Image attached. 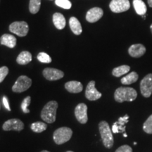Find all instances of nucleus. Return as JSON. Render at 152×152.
<instances>
[{"label":"nucleus","instance_id":"f257e3e1","mask_svg":"<svg viewBox=\"0 0 152 152\" xmlns=\"http://www.w3.org/2000/svg\"><path fill=\"white\" fill-rule=\"evenodd\" d=\"M137 96V92L134 89L128 87H121L116 89L114 93V99L117 102H133Z\"/></svg>","mask_w":152,"mask_h":152},{"label":"nucleus","instance_id":"f03ea898","mask_svg":"<svg viewBox=\"0 0 152 152\" xmlns=\"http://www.w3.org/2000/svg\"><path fill=\"white\" fill-rule=\"evenodd\" d=\"M58 103L56 101H50L43 107L41 111V118L47 123H53L56 121Z\"/></svg>","mask_w":152,"mask_h":152},{"label":"nucleus","instance_id":"7ed1b4c3","mask_svg":"<svg viewBox=\"0 0 152 152\" xmlns=\"http://www.w3.org/2000/svg\"><path fill=\"white\" fill-rule=\"evenodd\" d=\"M99 130L104 146L107 149H111L113 146L114 140L112 134L113 132L110 128L109 123L104 121H101L99 123Z\"/></svg>","mask_w":152,"mask_h":152},{"label":"nucleus","instance_id":"20e7f679","mask_svg":"<svg viewBox=\"0 0 152 152\" xmlns=\"http://www.w3.org/2000/svg\"><path fill=\"white\" fill-rule=\"evenodd\" d=\"M73 135V130L68 127H61L56 129L53 134V139L58 145L63 144L69 141Z\"/></svg>","mask_w":152,"mask_h":152},{"label":"nucleus","instance_id":"39448f33","mask_svg":"<svg viewBox=\"0 0 152 152\" xmlns=\"http://www.w3.org/2000/svg\"><path fill=\"white\" fill-rule=\"evenodd\" d=\"M32 85V80L26 75H20L12 87L14 92L21 93L26 91Z\"/></svg>","mask_w":152,"mask_h":152},{"label":"nucleus","instance_id":"423d86ee","mask_svg":"<svg viewBox=\"0 0 152 152\" xmlns=\"http://www.w3.org/2000/svg\"><path fill=\"white\" fill-rule=\"evenodd\" d=\"M9 30L19 37H24L27 35L29 31V27L25 21H15L9 26Z\"/></svg>","mask_w":152,"mask_h":152},{"label":"nucleus","instance_id":"0eeeda50","mask_svg":"<svg viewBox=\"0 0 152 152\" xmlns=\"http://www.w3.org/2000/svg\"><path fill=\"white\" fill-rule=\"evenodd\" d=\"M140 91L144 97L149 98L152 94V73L148 74L140 83Z\"/></svg>","mask_w":152,"mask_h":152},{"label":"nucleus","instance_id":"6e6552de","mask_svg":"<svg viewBox=\"0 0 152 152\" xmlns=\"http://www.w3.org/2000/svg\"><path fill=\"white\" fill-rule=\"evenodd\" d=\"M109 7L114 13H122L130 9V4L129 0H112Z\"/></svg>","mask_w":152,"mask_h":152},{"label":"nucleus","instance_id":"1a4fd4ad","mask_svg":"<svg viewBox=\"0 0 152 152\" xmlns=\"http://www.w3.org/2000/svg\"><path fill=\"white\" fill-rule=\"evenodd\" d=\"M75 116L81 124H85L88 121L87 106L84 103H80L75 108Z\"/></svg>","mask_w":152,"mask_h":152},{"label":"nucleus","instance_id":"9d476101","mask_svg":"<svg viewBox=\"0 0 152 152\" xmlns=\"http://www.w3.org/2000/svg\"><path fill=\"white\" fill-rule=\"evenodd\" d=\"M2 128L4 131L14 130L20 132L23 130L24 123L20 119L12 118L6 121L2 125Z\"/></svg>","mask_w":152,"mask_h":152},{"label":"nucleus","instance_id":"9b49d317","mask_svg":"<svg viewBox=\"0 0 152 152\" xmlns=\"http://www.w3.org/2000/svg\"><path fill=\"white\" fill-rule=\"evenodd\" d=\"M102 93L99 92L95 87V81L92 80L87 85L85 90V96L90 101H96L102 97Z\"/></svg>","mask_w":152,"mask_h":152},{"label":"nucleus","instance_id":"f8f14e48","mask_svg":"<svg viewBox=\"0 0 152 152\" xmlns=\"http://www.w3.org/2000/svg\"><path fill=\"white\" fill-rule=\"evenodd\" d=\"M44 77L49 81L58 80L64 76V73L60 70L54 68H46L42 72Z\"/></svg>","mask_w":152,"mask_h":152},{"label":"nucleus","instance_id":"ddd939ff","mask_svg":"<svg viewBox=\"0 0 152 152\" xmlns=\"http://www.w3.org/2000/svg\"><path fill=\"white\" fill-rule=\"evenodd\" d=\"M129 121V115L128 114H125L124 116L120 117L118 120L113 123L112 126V132L114 134L118 133H125V128H126V124Z\"/></svg>","mask_w":152,"mask_h":152},{"label":"nucleus","instance_id":"4468645a","mask_svg":"<svg viewBox=\"0 0 152 152\" xmlns=\"http://www.w3.org/2000/svg\"><path fill=\"white\" fill-rule=\"evenodd\" d=\"M104 11L99 7H94L87 11L86 14V20L90 23H95L98 21L103 16Z\"/></svg>","mask_w":152,"mask_h":152},{"label":"nucleus","instance_id":"2eb2a0df","mask_svg":"<svg viewBox=\"0 0 152 152\" xmlns=\"http://www.w3.org/2000/svg\"><path fill=\"white\" fill-rule=\"evenodd\" d=\"M146 47L142 44H134L131 45L128 49V53L132 57L140 58L146 53Z\"/></svg>","mask_w":152,"mask_h":152},{"label":"nucleus","instance_id":"dca6fc26","mask_svg":"<svg viewBox=\"0 0 152 152\" xmlns=\"http://www.w3.org/2000/svg\"><path fill=\"white\" fill-rule=\"evenodd\" d=\"M65 88L71 93H80L83 90V86L80 82L69 81L65 84Z\"/></svg>","mask_w":152,"mask_h":152},{"label":"nucleus","instance_id":"f3484780","mask_svg":"<svg viewBox=\"0 0 152 152\" xmlns=\"http://www.w3.org/2000/svg\"><path fill=\"white\" fill-rule=\"evenodd\" d=\"M0 43L9 48H14L16 45V38L10 34H4L0 37Z\"/></svg>","mask_w":152,"mask_h":152},{"label":"nucleus","instance_id":"a211bd4d","mask_svg":"<svg viewBox=\"0 0 152 152\" xmlns=\"http://www.w3.org/2000/svg\"><path fill=\"white\" fill-rule=\"evenodd\" d=\"M53 22L57 29L62 30L66 26V18L61 13H55L53 15Z\"/></svg>","mask_w":152,"mask_h":152},{"label":"nucleus","instance_id":"6ab92c4d","mask_svg":"<svg viewBox=\"0 0 152 152\" xmlns=\"http://www.w3.org/2000/svg\"><path fill=\"white\" fill-rule=\"evenodd\" d=\"M69 25L71 30L75 35H79L82 33V31H83L82 26L78 20V19L77 18H75V17H71L69 20Z\"/></svg>","mask_w":152,"mask_h":152},{"label":"nucleus","instance_id":"aec40b11","mask_svg":"<svg viewBox=\"0 0 152 152\" xmlns=\"http://www.w3.org/2000/svg\"><path fill=\"white\" fill-rule=\"evenodd\" d=\"M32 54L28 51H23L17 57L16 62L20 65H26L32 61Z\"/></svg>","mask_w":152,"mask_h":152},{"label":"nucleus","instance_id":"412c9836","mask_svg":"<svg viewBox=\"0 0 152 152\" xmlns=\"http://www.w3.org/2000/svg\"><path fill=\"white\" fill-rule=\"evenodd\" d=\"M133 6L138 15L144 16L147 13V6L142 0H133Z\"/></svg>","mask_w":152,"mask_h":152},{"label":"nucleus","instance_id":"4be33fe9","mask_svg":"<svg viewBox=\"0 0 152 152\" xmlns=\"http://www.w3.org/2000/svg\"><path fill=\"white\" fill-rule=\"evenodd\" d=\"M138 78V74L136 72L133 71L128 74L127 75H125V77H123V78H121V82L123 85H131L137 81Z\"/></svg>","mask_w":152,"mask_h":152},{"label":"nucleus","instance_id":"5701e85b","mask_svg":"<svg viewBox=\"0 0 152 152\" xmlns=\"http://www.w3.org/2000/svg\"><path fill=\"white\" fill-rule=\"evenodd\" d=\"M130 70V67L128 65H123L121 66H118V67L115 68L112 71V75L115 77H121L125 74L128 73Z\"/></svg>","mask_w":152,"mask_h":152},{"label":"nucleus","instance_id":"b1692460","mask_svg":"<svg viewBox=\"0 0 152 152\" xmlns=\"http://www.w3.org/2000/svg\"><path fill=\"white\" fill-rule=\"evenodd\" d=\"M47 125L45 123L41 122V121H37V122L32 123L30 125V128L34 132L40 133L47 130Z\"/></svg>","mask_w":152,"mask_h":152},{"label":"nucleus","instance_id":"393cba45","mask_svg":"<svg viewBox=\"0 0 152 152\" xmlns=\"http://www.w3.org/2000/svg\"><path fill=\"white\" fill-rule=\"evenodd\" d=\"M41 6V0H30L29 10L33 14H37L39 11Z\"/></svg>","mask_w":152,"mask_h":152},{"label":"nucleus","instance_id":"a878e982","mask_svg":"<svg viewBox=\"0 0 152 152\" xmlns=\"http://www.w3.org/2000/svg\"><path fill=\"white\" fill-rule=\"evenodd\" d=\"M143 130L147 134H152V114L144 123Z\"/></svg>","mask_w":152,"mask_h":152},{"label":"nucleus","instance_id":"bb28decb","mask_svg":"<svg viewBox=\"0 0 152 152\" xmlns=\"http://www.w3.org/2000/svg\"><path fill=\"white\" fill-rule=\"evenodd\" d=\"M37 58L39 61H40L41 63H44V64H50L52 61L50 56L45 52L39 53Z\"/></svg>","mask_w":152,"mask_h":152},{"label":"nucleus","instance_id":"cd10ccee","mask_svg":"<svg viewBox=\"0 0 152 152\" xmlns=\"http://www.w3.org/2000/svg\"><path fill=\"white\" fill-rule=\"evenodd\" d=\"M30 102H31V97L30 96H26V98L23 100L20 108H21L22 111L25 113H29L30 110L28 109V106H29Z\"/></svg>","mask_w":152,"mask_h":152},{"label":"nucleus","instance_id":"c85d7f7f","mask_svg":"<svg viewBox=\"0 0 152 152\" xmlns=\"http://www.w3.org/2000/svg\"><path fill=\"white\" fill-rule=\"evenodd\" d=\"M55 4L64 9H70L72 7V4L69 0H55Z\"/></svg>","mask_w":152,"mask_h":152},{"label":"nucleus","instance_id":"c756f323","mask_svg":"<svg viewBox=\"0 0 152 152\" xmlns=\"http://www.w3.org/2000/svg\"><path fill=\"white\" fill-rule=\"evenodd\" d=\"M9 73V68L7 66H2L0 68V83H2L5 77Z\"/></svg>","mask_w":152,"mask_h":152},{"label":"nucleus","instance_id":"7c9ffc66","mask_svg":"<svg viewBox=\"0 0 152 152\" xmlns=\"http://www.w3.org/2000/svg\"><path fill=\"white\" fill-rule=\"evenodd\" d=\"M115 152H132V149L129 145H123L118 148Z\"/></svg>","mask_w":152,"mask_h":152},{"label":"nucleus","instance_id":"2f4dec72","mask_svg":"<svg viewBox=\"0 0 152 152\" xmlns=\"http://www.w3.org/2000/svg\"><path fill=\"white\" fill-rule=\"evenodd\" d=\"M2 101H3V104H4V106H5L6 109L8 110V111H11V108H10V106H9L8 98H7L6 96H3V99H2Z\"/></svg>","mask_w":152,"mask_h":152},{"label":"nucleus","instance_id":"473e14b6","mask_svg":"<svg viewBox=\"0 0 152 152\" xmlns=\"http://www.w3.org/2000/svg\"><path fill=\"white\" fill-rule=\"evenodd\" d=\"M147 1H148V4H149V7H152V0H147Z\"/></svg>","mask_w":152,"mask_h":152},{"label":"nucleus","instance_id":"72a5a7b5","mask_svg":"<svg viewBox=\"0 0 152 152\" xmlns=\"http://www.w3.org/2000/svg\"><path fill=\"white\" fill-rule=\"evenodd\" d=\"M123 136H124L125 137H128V135H127V134H126V133H123Z\"/></svg>","mask_w":152,"mask_h":152},{"label":"nucleus","instance_id":"f704fd0d","mask_svg":"<svg viewBox=\"0 0 152 152\" xmlns=\"http://www.w3.org/2000/svg\"><path fill=\"white\" fill-rule=\"evenodd\" d=\"M40 152H50V151H47V150H43V151H40Z\"/></svg>","mask_w":152,"mask_h":152},{"label":"nucleus","instance_id":"c9c22d12","mask_svg":"<svg viewBox=\"0 0 152 152\" xmlns=\"http://www.w3.org/2000/svg\"><path fill=\"white\" fill-rule=\"evenodd\" d=\"M150 29H151V33H152V24L151 25V26H150Z\"/></svg>","mask_w":152,"mask_h":152},{"label":"nucleus","instance_id":"e433bc0d","mask_svg":"<svg viewBox=\"0 0 152 152\" xmlns=\"http://www.w3.org/2000/svg\"><path fill=\"white\" fill-rule=\"evenodd\" d=\"M66 152H73V151H66Z\"/></svg>","mask_w":152,"mask_h":152}]
</instances>
